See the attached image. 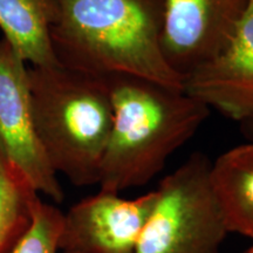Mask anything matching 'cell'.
Segmentation results:
<instances>
[{
  "mask_svg": "<svg viewBox=\"0 0 253 253\" xmlns=\"http://www.w3.org/2000/svg\"><path fill=\"white\" fill-rule=\"evenodd\" d=\"M239 125L243 135L248 138L249 142H253V118L244 120V121L240 122Z\"/></svg>",
  "mask_w": 253,
  "mask_h": 253,
  "instance_id": "cell-13",
  "label": "cell"
},
{
  "mask_svg": "<svg viewBox=\"0 0 253 253\" xmlns=\"http://www.w3.org/2000/svg\"><path fill=\"white\" fill-rule=\"evenodd\" d=\"M39 198L27 176L0 145V253H12L23 238Z\"/></svg>",
  "mask_w": 253,
  "mask_h": 253,
  "instance_id": "cell-11",
  "label": "cell"
},
{
  "mask_svg": "<svg viewBox=\"0 0 253 253\" xmlns=\"http://www.w3.org/2000/svg\"><path fill=\"white\" fill-rule=\"evenodd\" d=\"M184 90L233 121L253 118V0L227 45L185 79Z\"/></svg>",
  "mask_w": 253,
  "mask_h": 253,
  "instance_id": "cell-8",
  "label": "cell"
},
{
  "mask_svg": "<svg viewBox=\"0 0 253 253\" xmlns=\"http://www.w3.org/2000/svg\"><path fill=\"white\" fill-rule=\"evenodd\" d=\"M113 120L100 173V190L115 194L154 179L177 149L194 136L210 109L178 89L148 79L103 78Z\"/></svg>",
  "mask_w": 253,
  "mask_h": 253,
  "instance_id": "cell-2",
  "label": "cell"
},
{
  "mask_svg": "<svg viewBox=\"0 0 253 253\" xmlns=\"http://www.w3.org/2000/svg\"><path fill=\"white\" fill-rule=\"evenodd\" d=\"M0 145L39 194L55 203L65 197L34 121L28 65L0 39Z\"/></svg>",
  "mask_w": 253,
  "mask_h": 253,
  "instance_id": "cell-5",
  "label": "cell"
},
{
  "mask_svg": "<svg viewBox=\"0 0 253 253\" xmlns=\"http://www.w3.org/2000/svg\"><path fill=\"white\" fill-rule=\"evenodd\" d=\"M53 48L65 67L129 75L184 89L162 50L164 0H55Z\"/></svg>",
  "mask_w": 253,
  "mask_h": 253,
  "instance_id": "cell-1",
  "label": "cell"
},
{
  "mask_svg": "<svg viewBox=\"0 0 253 253\" xmlns=\"http://www.w3.org/2000/svg\"><path fill=\"white\" fill-rule=\"evenodd\" d=\"M244 253H253V245L251 246V248H249L248 250H246Z\"/></svg>",
  "mask_w": 253,
  "mask_h": 253,
  "instance_id": "cell-14",
  "label": "cell"
},
{
  "mask_svg": "<svg viewBox=\"0 0 253 253\" xmlns=\"http://www.w3.org/2000/svg\"><path fill=\"white\" fill-rule=\"evenodd\" d=\"M34 121L50 167L79 188L99 185L113 108L103 78L28 66Z\"/></svg>",
  "mask_w": 253,
  "mask_h": 253,
  "instance_id": "cell-3",
  "label": "cell"
},
{
  "mask_svg": "<svg viewBox=\"0 0 253 253\" xmlns=\"http://www.w3.org/2000/svg\"><path fill=\"white\" fill-rule=\"evenodd\" d=\"M65 213L55 205L38 199L31 226L12 253H59Z\"/></svg>",
  "mask_w": 253,
  "mask_h": 253,
  "instance_id": "cell-12",
  "label": "cell"
},
{
  "mask_svg": "<svg viewBox=\"0 0 253 253\" xmlns=\"http://www.w3.org/2000/svg\"><path fill=\"white\" fill-rule=\"evenodd\" d=\"M210 181L229 233L253 239V142L211 162Z\"/></svg>",
  "mask_w": 253,
  "mask_h": 253,
  "instance_id": "cell-10",
  "label": "cell"
},
{
  "mask_svg": "<svg viewBox=\"0 0 253 253\" xmlns=\"http://www.w3.org/2000/svg\"><path fill=\"white\" fill-rule=\"evenodd\" d=\"M249 0H164L162 50L185 81L227 45Z\"/></svg>",
  "mask_w": 253,
  "mask_h": 253,
  "instance_id": "cell-6",
  "label": "cell"
},
{
  "mask_svg": "<svg viewBox=\"0 0 253 253\" xmlns=\"http://www.w3.org/2000/svg\"><path fill=\"white\" fill-rule=\"evenodd\" d=\"M56 17L55 0H0L2 39L33 67L59 63L52 42Z\"/></svg>",
  "mask_w": 253,
  "mask_h": 253,
  "instance_id": "cell-9",
  "label": "cell"
},
{
  "mask_svg": "<svg viewBox=\"0 0 253 253\" xmlns=\"http://www.w3.org/2000/svg\"><path fill=\"white\" fill-rule=\"evenodd\" d=\"M211 161L194 153L167 175L135 253H221L230 235L210 181Z\"/></svg>",
  "mask_w": 253,
  "mask_h": 253,
  "instance_id": "cell-4",
  "label": "cell"
},
{
  "mask_svg": "<svg viewBox=\"0 0 253 253\" xmlns=\"http://www.w3.org/2000/svg\"><path fill=\"white\" fill-rule=\"evenodd\" d=\"M156 199V190L132 199L103 190L84 198L63 216L60 251L135 253Z\"/></svg>",
  "mask_w": 253,
  "mask_h": 253,
  "instance_id": "cell-7",
  "label": "cell"
}]
</instances>
